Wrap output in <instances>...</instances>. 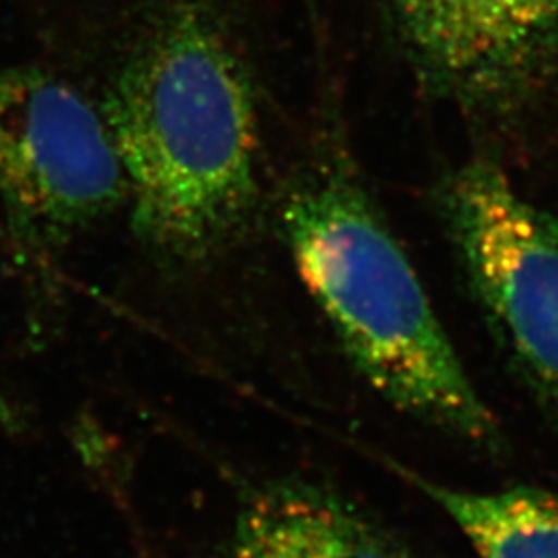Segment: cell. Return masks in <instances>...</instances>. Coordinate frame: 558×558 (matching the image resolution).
I'll return each mask as SVG.
<instances>
[{
    "label": "cell",
    "mask_w": 558,
    "mask_h": 558,
    "mask_svg": "<svg viewBox=\"0 0 558 558\" xmlns=\"http://www.w3.org/2000/svg\"><path fill=\"white\" fill-rule=\"evenodd\" d=\"M100 110L133 230L149 251L201 265L248 232L260 195L255 87L207 9L163 11L122 60Z\"/></svg>",
    "instance_id": "1"
},
{
    "label": "cell",
    "mask_w": 558,
    "mask_h": 558,
    "mask_svg": "<svg viewBox=\"0 0 558 558\" xmlns=\"http://www.w3.org/2000/svg\"><path fill=\"white\" fill-rule=\"evenodd\" d=\"M281 226L300 278L360 377L401 414L499 453V420L350 166L320 161L296 177Z\"/></svg>",
    "instance_id": "2"
},
{
    "label": "cell",
    "mask_w": 558,
    "mask_h": 558,
    "mask_svg": "<svg viewBox=\"0 0 558 558\" xmlns=\"http://www.w3.org/2000/svg\"><path fill=\"white\" fill-rule=\"evenodd\" d=\"M126 199L100 106L54 73L0 64V205L17 259L44 271Z\"/></svg>",
    "instance_id": "3"
},
{
    "label": "cell",
    "mask_w": 558,
    "mask_h": 558,
    "mask_svg": "<svg viewBox=\"0 0 558 558\" xmlns=\"http://www.w3.org/2000/svg\"><path fill=\"white\" fill-rule=\"evenodd\" d=\"M437 205L502 354L558 430V221L488 158L442 180Z\"/></svg>",
    "instance_id": "4"
},
{
    "label": "cell",
    "mask_w": 558,
    "mask_h": 558,
    "mask_svg": "<svg viewBox=\"0 0 558 558\" xmlns=\"http://www.w3.org/2000/svg\"><path fill=\"white\" fill-rule=\"evenodd\" d=\"M422 85L470 110L530 96L558 59V0H387Z\"/></svg>",
    "instance_id": "5"
},
{
    "label": "cell",
    "mask_w": 558,
    "mask_h": 558,
    "mask_svg": "<svg viewBox=\"0 0 558 558\" xmlns=\"http://www.w3.org/2000/svg\"><path fill=\"white\" fill-rule=\"evenodd\" d=\"M228 558H416L379 519L319 480L279 476L240 495Z\"/></svg>",
    "instance_id": "6"
},
{
    "label": "cell",
    "mask_w": 558,
    "mask_h": 558,
    "mask_svg": "<svg viewBox=\"0 0 558 558\" xmlns=\"http://www.w3.org/2000/svg\"><path fill=\"white\" fill-rule=\"evenodd\" d=\"M399 474L453 519L480 558H558L555 490L519 484L476 493L442 486L405 468Z\"/></svg>",
    "instance_id": "7"
}]
</instances>
